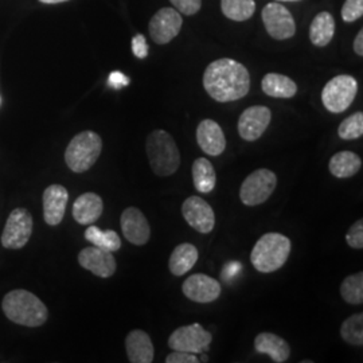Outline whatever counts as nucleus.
<instances>
[{
	"mask_svg": "<svg viewBox=\"0 0 363 363\" xmlns=\"http://www.w3.org/2000/svg\"><path fill=\"white\" fill-rule=\"evenodd\" d=\"M354 52H357L359 57L363 55V31L361 30L358 33V35L355 37L354 40Z\"/></svg>",
	"mask_w": 363,
	"mask_h": 363,
	"instance_id": "obj_38",
	"label": "nucleus"
},
{
	"mask_svg": "<svg viewBox=\"0 0 363 363\" xmlns=\"http://www.w3.org/2000/svg\"><path fill=\"white\" fill-rule=\"evenodd\" d=\"M220 9L230 21L244 22L256 11V3L255 0H220Z\"/></svg>",
	"mask_w": 363,
	"mask_h": 363,
	"instance_id": "obj_27",
	"label": "nucleus"
},
{
	"mask_svg": "<svg viewBox=\"0 0 363 363\" xmlns=\"http://www.w3.org/2000/svg\"><path fill=\"white\" fill-rule=\"evenodd\" d=\"M262 22L267 33L274 39L284 40L292 38L296 33V25L294 16L280 1H273L264 7Z\"/></svg>",
	"mask_w": 363,
	"mask_h": 363,
	"instance_id": "obj_10",
	"label": "nucleus"
},
{
	"mask_svg": "<svg viewBox=\"0 0 363 363\" xmlns=\"http://www.w3.org/2000/svg\"><path fill=\"white\" fill-rule=\"evenodd\" d=\"M121 230L130 244L143 247L151 238V226L138 208H125L120 218Z\"/></svg>",
	"mask_w": 363,
	"mask_h": 363,
	"instance_id": "obj_16",
	"label": "nucleus"
},
{
	"mask_svg": "<svg viewBox=\"0 0 363 363\" xmlns=\"http://www.w3.org/2000/svg\"><path fill=\"white\" fill-rule=\"evenodd\" d=\"M184 296L199 304L213 303L220 295V284L213 277L203 273H195L186 279L182 286Z\"/></svg>",
	"mask_w": 363,
	"mask_h": 363,
	"instance_id": "obj_14",
	"label": "nucleus"
},
{
	"mask_svg": "<svg viewBox=\"0 0 363 363\" xmlns=\"http://www.w3.org/2000/svg\"><path fill=\"white\" fill-rule=\"evenodd\" d=\"M340 296L342 298L352 304L359 306L363 303V273H354L347 276L340 284Z\"/></svg>",
	"mask_w": 363,
	"mask_h": 363,
	"instance_id": "obj_29",
	"label": "nucleus"
},
{
	"mask_svg": "<svg viewBox=\"0 0 363 363\" xmlns=\"http://www.w3.org/2000/svg\"><path fill=\"white\" fill-rule=\"evenodd\" d=\"M291 240L280 233L264 234L250 253V261L256 271L272 273L283 268L291 255Z\"/></svg>",
	"mask_w": 363,
	"mask_h": 363,
	"instance_id": "obj_4",
	"label": "nucleus"
},
{
	"mask_svg": "<svg viewBox=\"0 0 363 363\" xmlns=\"http://www.w3.org/2000/svg\"><path fill=\"white\" fill-rule=\"evenodd\" d=\"M340 337L351 346L363 345V313H355L347 318L340 327Z\"/></svg>",
	"mask_w": 363,
	"mask_h": 363,
	"instance_id": "obj_30",
	"label": "nucleus"
},
{
	"mask_svg": "<svg viewBox=\"0 0 363 363\" xmlns=\"http://www.w3.org/2000/svg\"><path fill=\"white\" fill-rule=\"evenodd\" d=\"M78 262L84 269L101 279L113 276L117 269L116 259L113 257L112 252L101 247H89L82 249L78 255Z\"/></svg>",
	"mask_w": 363,
	"mask_h": 363,
	"instance_id": "obj_15",
	"label": "nucleus"
},
{
	"mask_svg": "<svg viewBox=\"0 0 363 363\" xmlns=\"http://www.w3.org/2000/svg\"><path fill=\"white\" fill-rule=\"evenodd\" d=\"M4 315L15 325L25 327H39L46 323L49 318L48 307L34 294L25 289L9 292L1 303Z\"/></svg>",
	"mask_w": 363,
	"mask_h": 363,
	"instance_id": "obj_2",
	"label": "nucleus"
},
{
	"mask_svg": "<svg viewBox=\"0 0 363 363\" xmlns=\"http://www.w3.org/2000/svg\"><path fill=\"white\" fill-rule=\"evenodd\" d=\"M276 1H298V0H276Z\"/></svg>",
	"mask_w": 363,
	"mask_h": 363,
	"instance_id": "obj_40",
	"label": "nucleus"
},
{
	"mask_svg": "<svg viewBox=\"0 0 363 363\" xmlns=\"http://www.w3.org/2000/svg\"><path fill=\"white\" fill-rule=\"evenodd\" d=\"M277 186L276 174L268 169H256L242 182L240 189V198L249 208L259 206L268 201Z\"/></svg>",
	"mask_w": 363,
	"mask_h": 363,
	"instance_id": "obj_7",
	"label": "nucleus"
},
{
	"mask_svg": "<svg viewBox=\"0 0 363 363\" xmlns=\"http://www.w3.org/2000/svg\"><path fill=\"white\" fill-rule=\"evenodd\" d=\"M132 52L140 60L147 58V55H148V43H147L143 34H138V35H135L133 39H132Z\"/></svg>",
	"mask_w": 363,
	"mask_h": 363,
	"instance_id": "obj_35",
	"label": "nucleus"
},
{
	"mask_svg": "<svg viewBox=\"0 0 363 363\" xmlns=\"http://www.w3.org/2000/svg\"><path fill=\"white\" fill-rule=\"evenodd\" d=\"M261 88L265 94L274 99H291L298 93V85L294 79L277 73H268L262 78Z\"/></svg>",
	"mask_w": 363,
	"mask_h": 363,
	"instance_id": "obj_24",
	"label": "nucleus"
},
{
	"mask_svg": "<svg viewBox=\"0 0 363 363\" xmlns=\"http://www.w3.org/2000/svg\"><path fill=\"white\" fill-rule=\"evenodd\" d=\"M203 86L208 96L218 103L237 101L249 93L250 76L242 64L230 58H220L206 67Z\"/></svg>",
	"mask_w": 363,
	"mask_h": 363,
	"instance_id": "obj_1",
	"label": "nucleus"
},
{
	"mask_svg": "<svg viewBox=\"0 0 363 363\" xmlns=\"http://www.w3.org/2000/svg\"><path fill=\"white\" fill-rule=\"evenodd\" d=\"M193 182L196 191L208 194L217 184V175L214 166L206 157H198L193 163Z\"/></svg>",
	"mask_w": 363,
	"mask_h": 363,
	"instance_id": "obj_26",
	"label": "nucleus"
},
{
	"mask_svg": "<svg viewBox=\"0 0 363 363\" xmlns=\"http://www.w3.org/2000/svg\"><path fill=\"white\" fill-rule=\"evenodd\" d=\"M182 15L175 9H160L150 21V35L157 45H166L181 31Z\"/></svg>",
	"mask_w": 363,
	"mask_h": 363,
	"instance_id": "obj_13",
	"label": "nucleus"
},
{
	"mask_svg": "<svg viewBox=\"0 0 363 363\" xmlns=\"http://www.w3.org/2000/svg\"><path fill=\"white\" fill-rule=\"evenodd\" d=\"M199 257L198 249L189 242H183L175 247L169 259V272L174 276H183L193 269Z\"/></svg>",
	"mask_w": 363,
	"mask_h": 363,
	"instance_id": "obj_22",
	"label": "nucleus"
},
{
	"mask_svg": "<svg viewBox=\"0 0 363 363\" xmlns=\"http://www.w3.org/2000/svg\"><path fill=\"white\" fill-rule=\"evenodd\" d=\"M85 238L93 247H101L108 252H116L121 247V240L115 230L103 232L97 226H89L85 230Z\"/></svg>",
	"mask_w": 363,
	"mask_h": 363,
	"instance_id": "obj_28",
	"label": "nucleus"
},
{
	"mask_svg": "<svg viewBox=\"0 0 363 363\" xmlns=\"http://www.w3.org/2000/svg\"><path fill=\"white\" fill-rule=\"evenodd\" d=\"M104 203L100 195L85 193L79 195L73 205V218L79 225H91L103 214Z\"/></svg>",
	"mask_w": 363,
	"mask_h": 363,
	"instance_id": "obj_20",
	"label": "nucleus"
},
{
	"mask_svg": "<svg viewBox=\"0 0 363 363\" xmlns=\"http://www.w3.org/2000/svg\"><path fill=\"white\" fill-rule=\"evenodd\" d=\"M198 358L195 354L186 351H172L167 355L166 363H196Z\"/></svg>",
	"mask_w": 363,
	"mask_h": 363,
	"instance_id": "obj_36",
	"label": "nucleus"
},
{
	"mask_svg": "<svg viewBox=\"0 0 363 363\" xmlns=\"http://www.w3.org/2000/svg\"><path fill=\"white\" fill-rule=\"evenodd\" d=\"M196 142L201 150L210 156H220L226 148V138L214 120H202L196 128Z\"/></svg>",
	"mask_w": 363,
	"mask_h": 363,
	"instance_id": "obj_18",
	"label": "nucleus"
},
{
	"mask_svg": "<svg viewBox=\"0 0 363 363\" xmlns=\"http://www.w3.org/2000/svg\"><path fill=\"white\" fill-rule=\"evenodd\" d=\"M182 214L198 233H210L216 226L214 210L201 196H189L182 205Z\"/></svg>",
	"mask_w": 363,
	"mask_h": 363,
	"instance_id": "obj_12",
	"label": "nucleus"
},
{
	"mask_svg": "<svg viewBox=\"0 0 363 363\" xmlns=\"http://www.w3.org/2000/svg\"><path fill=\"white\" fill-rule=\"evenodd\" d=\"M108 81H109V85H111V86H113L115 89H120V88L127 86V85L130 84V78L127 77V76H124V74H123V73H120V72H113V73H111Z\"/></svg>",
	"mask_w": 363,
	"mask_h": 363,
	"instance_id": "obj_37",
	"label": "nucleus"
},
{
	"mask_svg": "<svg viewBox=\"0 0 363 363\" xmlns=\"http://www.w3.org/2000/svg\"><path fill=\"white\" fill-rule=\"evenodd\" d=\"M328 169L335 178H351L362 169V159L351 151H342L330 159Z\"/></svg>",
	"mask_w": 363,
	"mask_h": 363,
	"instance_id": "obj_23",
	"label": "nucleus"
},
{
	"mask_svg": "<svg viewBox=\"0 0 363 363\" xmlns=\"http://www.w3.org/2000/svg\"><path fill=\"white\" fill-rule=\"evenodd\" d=\"M271 120L272 112L268 106H250L238 118V133L245 142H256L269 127Z\"/></svg>",
	"mask_w": 363,
	"mask_h": 363,
	"instance_id": "obj_11",
	"label": "nucleus"
},
{
	"mask_svg": "<svg viewBox=\"0 0 363 363\" xmlns=\"http://www.w3.org/2000/svg\"><path fill=\"white\" fill-rule=\"evenodd\" d=\"M358 93V82L352 76L342 74L330 79L322 91V103L331 113H342L350 108Z\"/></svg>",
	"mask_w": 363,
	"mask_h": 363,
	"instance_id": "obj_6",
	"label": "nucleus"
},
{
	"mask_svg": "<svg viewBox=\"0 0 363 363\" xmlns=\"http://www.w3.org/2000/svg\"><path fill=\"white\" fill-rule=\"evenodd\" d=\"M67 201H69V193L61 184H52L45 190L42 202H43V218L48 225L57 226L62 222L65 217Z\"/></svg>",
	"mask_w": 363,
	"mask_h": 363,
	"instance_id": "obj_17",
	"label": "nucleus"
},
{
	"mask_svg": "<svg viewBox=\"0 0 363 363\" xmlns=\"http://www.w3.org/2000/svg\"><path fill=\"white\" fill-rule=\"evenodd\" d=\"M103 151V140L93 130H84L76 135L65 151L67 167L76 174L86 172L100 157Z\"/></svg>",
	"mask_w": 363,
	"mask_h": 363,
	"instance_id": "obj_5",
	"label": "nucleus"
},
{
	"mask_svg": "<svg viewBox=\"0 0 363 363\" xmlns=\"http://www.w3.org/2000/svg\"><path fill=\"white\" fill-rule=\"evenodd\" d=\"M346 241L352 249L363 247V220H358L351 225L349 232L346 234Z\"/></svg>",
	"mask_w": 363,
	"mask_h": 363,
	"instance_id": "obj_33",
	"label": "nucleus"
},
{
	"mask_svg": "<svg viewBox=\"0 0 363 363\" xmlns=\"http://www.w3.org/2000/svg\"><path fill=\"white\" fill-rule=\"evenodd\" d=\"M335 34V19L330 13H318L310 27V39L318 48L327 46Z\"/></svg>",
	"mask_w": 363,
	"mask_h": 363,
	"instance_id": "obj_25",
	"label": "nucleus"
},
{
	"mask_svg": "<svg viewBox=\"0 0 363 363\" xmlns=\"http://www.w3.org/2000/svg\"><path fill=\"white\" fill-rule=\"evenodd\" d=\"M40 3L45 4H58V3H64V1H69V0H39Z\"/></svg>",
	"mask_w": 363,
	"mask_h": 363,
	"instance_id": "obj_39",
	"label": "nucleus"
},
{
	"mask_svg": "<svg viewBox=\"0 0 363 363\" xmlns=\"http://www.w3.org/2000/svg\"><path fill=\"white\" fill-rule=\"evenodd\" d=\"M178 13L194 15L201 10L202 0H169Z\"/></svg>",
	"mask_w": 363,
	"mask_h": 363,
	"instance_id": "obj_34",
	"label": "nucleus"
},
{
	"mask_svg": "<svg viewBox=\"0 0 363 363\" xmlns=\"http://www.w3.org/2000/svg\"><path fill=\"white\" fill-rule=\"evenodd\" d=\"M33 217L23 208H15L9 216L1 234V245L6 249H22L33 234Z\"/></svg>",
	"mask_w": 363,
	"mask_h": 363,
	"instance_id": "obj_8",
	"label": "nucleus"
},
{
	"mask_svg": "<svg viewBox=\"0 0 363 363\" xmlns=\"http://www.w3.org/2000/svg\"><path fill=\"white\" fill-rule=\"evenodd\" d=\"M340 13L342 19L347 23L358 21L363 15V0H346Z\"/></svg>",
	"mask_w": 363,
	"mask_h": 363,
	"instance_id": "obj_32",
	"label": "nucleus"
},
{
	"mask_svg": "<svg viewBox=\"0 0 363 363\" xmlns=\"http://www.w3.org/2000/svg\"><path fill=\"white\" fill-rule=\"evenodd\" d=\"M125 350L132 363H151L155 358V349L151 337L143 330H133L125 337Z\"/></svg>",
	"mask_w": 363,
	"mask_h": 363,
	"instance_id": "obj_19",
	"label": "nucleus"
},
{
	"mask_svg": "<svg viewBox=\"0 0 363 363\" xmlns=\"http://www.w3.org/2000/svg\"><path fill=\"white\" fill-rule=\"evenodd\" d=\"M151 169L157 177H171L181 166V152L169 132L156 130L151 132L145 143Z\"/></svg>",
	"mask_w": 363,
	"mask_h": 363,
	"instance_id": "obj_3",
	"label": "nucleus"
},
{
	"mask_svg": "<svg viewBox=\"0 0 363 363\" xmlns=\"http://www.w3.org/2000/svg\"><path fill=\"white\" fill-rule=\"evenodd\" d=\"M255 349L259 354H267L273 362L284 363L291 357V346L286 339L272 333H261L255 339Z\"/></svg>",
	"mask_w": 363,
	"mask_h": 363,
	"instance_id": "obj_21",
	"label": "nucleus"
},
{
	"mask_svg": "<svg viewBox=\"0 0 363 363\" xmlns=\"http://www.w3.org/2000/svg\"><path fill=\"white\" fill-rule=\"evenodd\" d=\"M213 340L211 334L198 323L182 325L177 328L169 337V347L171 350L186 351L191 354H201L208 350Z\"/></svg>",
	"mask_w": 363,
	"mask_h": 363,
	"instance_id": "obj_9",
	"label": "nucleus"
},
{
	"mask_svg": "<svg viewBox=\"0 0 363 363\" xmlns=\"http://www.w3.org/2000/svg\"><path fill=\"white\" fill-rule=\"evenodd\" d=\"M337 135L343 140H357L362 138L363 135V113L357 112L354 115L345 118L339 128H337Z\"/></svg>",
	"mask_w": 363,
	"mask_h": 363,
	"instance_id": "obj_31",
	"label": "nucleus"
}]
</instances>
